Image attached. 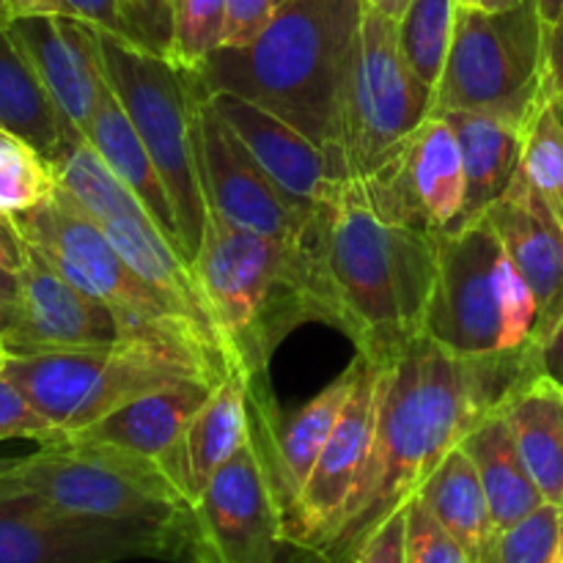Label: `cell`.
Segmentation results:
<instances>
[{
	"label": "cell",
	"mask_w": 563,
	"mask_h": 563,
	"mask_svg": "<svg viewBox=\"0 0 563 563\" xmlns=\"http://www.w3.org/2000/svg\"><path fill=\"white\" fill-rule=\"evenodd\" d=\"M537 372H544L537 346L471 357L443 350L427 335L412 341L379 374L368 462L317 553L330 563H355L372 533L416 498L465 434Z\"/></svg>",
	"instance_id": "cell-1"
},
{
	"label": "cell",
	"mask_w": 563,
	"mask_h": 563,
	"mask_svg": "<svg viewBox=\"0 0 563 563\" xmlns=\"http://www.w3.org/2000/svg\"><path fill=\"white\" fill-rule=\"evenodd\" d=\"M306 247L313 322L339 328L379 368L421 339L438 278V236L385 220L361 179H346L317 209Z\"/></svg>",
	"instance_id": "cell-2"
},
{
	"label": "cell",
	"mask_w": 563,
	"mask_h": 563,
	"mask_svg": "<svg viewBox=\"0 0 563 563\" xmlns=\"http://www.w3.org/2000/svg\"><path fill=\"white\" fill-rule=\"evenodd\" d=\"M366 0H286L247 47H220L190 77L198 99L234 93L300 130L346 174L344 113Z\"/></svg>",
	"instance_id": "cell-3"
},
{
	"label": "cell",
	"mask_w": 563,
	"mask_h": 563,
	"mask_svg": "<svg viewBox=\"0 0 563 563\" xmlns=\"http://www.w3.org/2000/svg\"><path fill=\"white\" fill-rule=\"evenodd\" d=\"M306 258V242L300 247L284 245L207 212L192 269L231 368L264 379L278 341L297 324L313 322Z\"/></svg>",
	"instance_id": "cell-4"
},
{
	"label": "cell",
	"mask_w": 563,
	"mask_h": 563,
	"mask_svg": "<svg viewBox=\"0 0 563 563\" xmlns=\"http://www.w3.org/2000/svg\"><path fill=\"white\" fill-rule=\"evenodd\" d=\"M27 245L36 247L60 275L97 297L115 313L124 339H143L192 357L209 372H231L225 352L176 311L157 289L124 262L113 242L58 187L25 212L11 214Z\"/></svg>",
	"instance_id": "cell-5"
},
{
	"label": "cell",
	"mask_w": 563,
	"mask_h": 563,
	"mask_svg": "<svg viewBox=\"0 0 563 563\" xmlns=\"http://www.w3.org/2000/svg\"><path fill=\"white\" fill-rule=\"evenodd\" d=\"M537 297L487 218L438 234L427 339L456 355H500L537 346Z\"/></svg>",
	"instance_id": "cell-6"
},
{
	"label": "cell",
	"mask_w": 563,
	"mask_h": 563,
	"mask_svg": "<svg viewBox=\"0 0 563 563\" xmlns=\"http://www.w3.org/2000/svg\"><path fill=\"white\" fill-rule=\"evenodd\" d=\"M0 357L5 377L55 429V440L168 385L196 377L223 379L192 357L143 339H121L102 350Z\"/></svg>",
	"instance_id": "cell-7"
},
{
	"label": "cell",
	"mask_w": 563,
	"mask_h": 563,
	"mask_svg": "<svg viewBox=\"0 0 563 563\" xmlns=\"http://www.w3.org/2000/svg\"><path fill=\"white\" fill-rule=\"evenodd\" d=\"M0 495H25L77 517L190 526V504L152 462L86 440H53L0 462Z\"/></svg>",
	"instance_id": "cell-8"
},
{
	"label": "cell",
	"mask_w": 563,
	"mask_h": 563,
	"mask_svg": "<svg viewBox=\"0 0 563 563\" xmlns=\"http://www.w3.org/2000/svg\"><path fill=\"white\" fill-rule=\"evenodd\" d=\"M548 97V25L537 0L504 11L456 5L434 113L467 110L526 126Z\"/></svg>",
	"instance_id": "cell-9"
},
{
	"label": "cell",
	"mask_w": 563,
	"mask_h": 563,
	"mask_svg": "<svg viewBox=\"0 0 563 563\" xmlns=\"http://www.w3.org/2000/svg\"><path fill=\"white\" fill-rule=\"evenodd\" d=\"M110 91L130 115L174 203L181 245L196 258L207 223L196 154V93L174 60L97 31Z\"/></svg>",
	"instance_id": "cell-10"
},
{
	"label": "cell",
	"mask_w": 563,
	"mask_h": 563,
	"mask_svg": "<svg viewBox=\"0 0 563 563\" xmlns=\"http://www.w3.org/2000/svg\"><path fill=\"white\" fill-rule=\"evenodd\" d=\"M434 113V91L405 64L396 20L363 9L344 113L350 179L372 176Z\"/></svg>",
	"instance_id": "cell-11"
},
{
	"label": "cell",
	"mask_w": 563,
	"mask_h": 563,
	"mask_svg": "<svg viewBox=\"0 0 563 563\" xmlns=\"http://www.w3.org/2000/svg\"><path fill=\"white\" fill-rule=\"evenodd\" d=\"M190 526L77 517L25 495H0V563H190Z\"/></svg>",
	"instance_id": "cell-12"
},
{
	"label": "cell",
	"mask_w": 563,
	"mask_h": 563,
	"mask_svg": "<svg viewBox=\"0 0 563 563\" xmlns=\"http://www.w3.org/2000/svg\"><path fill=\"white\" fill-rule=\"evenodd\" d=\"M190 563H275L286 548L284 511L253 427L190 504Z\"/></svg>",
	"instance_id": "cell-13"
},
{
	"label": "cell",
	"mask_w": 563,
	"mask_h": 563,
	"mask_svg": "<svg viewBox=\"0 0 563 563\" xmlns=\"http://www.w3.org/2000/svg\"><path fill=\"white\" fill-rule=\"evenodd\" d=\"M196 154L207 212L284 245L300 247L319 207L286 196L209 99L196 97Z\"/></svg>",
	"instance_id": "cell-14"
},
{
	"label": "cell",
	"mask_w": 563,
	"mask_h": 563,
	"mask_svg": "<svg viewBox=\"0 0 563 563\" xmlns=\"http://www.w3.org/2000/svg\"><path fill=\"white\" fill-rule=\"evenodd\" d=\"M361 185L390 223L434 236L454 231L465 203V163L454 126L443 113H432Z\"/></svg>",
	"instance_id": "cell-15"
},
{
	"label": "cell",
	"mask_w": 563,
	"mask_h": 563,
	"mask_svg": "<svg viewBox=\"0 0 563 563\" xmlns=\"http://www.w3.org/2000/svg\"><path fill=\"white\" fill-rule=\"evenodd\" d=\"M379 374L383 368L366 361L355 394L341 412V421L335 423L297 500L284 515V539L289 544L308 550L322 548L339 522L352 489L361 482L377 429Z\"/></svg>",
	"instance_id": "cell-16"
},
{
	"label": "cell",
	"mask_w": 563,
	"mask_h": 563,
	"mask_svg": "<svg viewBox=\"0 0 563 563\" xmlns=\"http://www.w3.org/2000/svg\"><path fill=\"white\" fill-rule=\"evenodd\" d=\"M16 302L20 324L0 341V355L102 350L124 339L115 313L60 275L33 245L16 273Z\"/></svg>",
	"instance_id": "cell-17"
},
{
	"label": "cell",
	"mask_w": 563,
	"mask_h": 563,
	"mask_svg": "<svg viewBox=\"0 0 563 563\" xmlns=\"http://www.w3.org/2000/svg\"><path fill=\"white\" fill-rule=\"evenodd\" d=\"M363 361L361 355L352 361L341 377L324 385L311 401L295 410L291 416H278L273 399L267 394L262 396L258 379H251V427L256 438L258 451H262L264 467L273 482L275 495H278L280 511H289L300 495L302 484L311 476L324 443L333 434L335 423L341 421V412L350 405L355 385L361 379Z\"/></svg>",
	"instance_id": "cell-18"
},
{
	"label": "cell",
	"mask_w": 563,
	"mask_h": 563,
	"mask_svg": "<svg viewBox=\"0 0 563 563\" xmlns=\"http://www.w3.org/2000/svg\"><path fill=\"white\" fill-rule=\"evenodd\" d=\"M3 25L22 55L31 60L55 104L86 137L88 124L108 91L97 27L80 16L66 14L14 16L3 20Z\"/></svg>",
	"instance_id": "cell-19"
},
{
	"label": "cell",
	"mask_w": 563,
	"mask_h": 563,
	"mask_svg": "<svg viewBox=\"0 0 563 563\" xmlns=\"http://www.w3.org/2000/svg\"><path fill=\"white\" fill-rule=\"evenodd\" d=\"M482 218L493 225L506 256L537 297V346L542 350L563 317V220L522 170Z\"/></svg>",
	"instance_id": "cell-20"
},
{
	"label": "cell",
	"mask_w": 563,
	"mask_h": 563,
	"mask_svg": "<svg viewBox=\"0 0 563 563\" xmlns=\"http://www.w3.org/2000/svg\"><path fill=\"white\" fill-rule=\"evenodd\" d=\"M203 99L214 104L264 174L286 196L308 207H324L339 196L346 181L344 170L300 130L234 93H212Z\"/></svg>",
	"instance_id": "cell-21"
},
{
	"label": "cell",
	"mask_w": 563,
	"mask_h": 563,
	"mask_svg": "<svg viewBox=\"0 0 563 563\" xmlns=\"http://www.w3.org/2000/svg\"><path fill=\"white\" fill-rule=\"evenodd\" d=\"M220 379H185V383L168 385L163 390L132 399L130 405L119 407L104 416L102 421L80 429V432L64 434L66 440H86V443L108 445L121 454L137 456L143 462L157 465L176 489L179 484V449L185 440L192 416L203 407L209 394ZM60 440V438H58ZM185 495V493H181Z\"/></svg>",
	"instance_id": "cell-22"
},
{
	"label": "cell",
	"mask_w": 563,
	"mask_h": 563,
	"mask_svg": "<svg viewBox=\"0 0 563 563\" xmlns=\"http://www.w3.org/2000/svg\"><path fill=\"white\" fill-rule=\"evenodd\" d=\"M251 440V377L231 368L201 410L192 416L179 449V484L187 504L196 500L209 478Z\"/></svg>",
	"instance_id": "cell-23"
},
{
	"label": "cell",
	"mask_w": 563,
	"mask_h": 563,
	"mask_svg": "<svg viewBox=\"0 0 563 563\" xmlns=\"http://www.w3.org/2000/svg\"><path fill=\"white\" fill-rule=\"evenodd\" d=\"M500 412L542 498L563 509V383L548 372L531 374L506 396Z\"/></svg>",
	"instance_id": "cell-24"
},
{
	"label": "cell",
	"mask_w": 563,
	"mask_h": 563,
	"mask_svg": "<svg viewBox=\"0 0 563 563\" xmlns=\"http://www.w3.org/2000/svg\"><path fill=\"white\" fill-rule=\"evenodd\" d=\"M465 163V203L456 229L482 218L515 181L522 157V126L467 110H445ZM454 229V231H456Z\"/></svg>",
	"instance_id": "cell-25"
},
{
	"label": "cell",
	"mask_w": 563,
	"mask_h": 563,
	"mask_svg": "<svg viewBox=\"0 0 563 563\" xmlns=\"http://www.w3.org/2000/svg\"><path fill=\"white\" fill-rule=\"evenodd\" d=\"M0 130L20 137L53 163L71 141L82 137L55 104L31 60L0 22Z\"/></svg>",
	"instance_id": "cell-26"
},
{
	"label": "cell",
	"mask_w": 563,
	"mask_h": 563,
	"mask_svg": "<svg viewBox=\"0 0 563 563\" xmlns=\"http://www.w3.org/2000/svg\"><path fill=\"white\" fill-rule=\"evenodd\" d=\"M86 141L91 143L93 152L104 159V165L130 187V192L143 203V209H146L148 218L154 220V225L185 253L174 203H170L168 190H165L163 176L154 168L146 146H143V141L137 137L130 115L124 113V108L119 104L115 93L110 91V86L108 91H104L102 102H99L97 115H93L91 124H88ZM187 262H190V258H187Z\"/></svg>",
	"instance_id": "cell-27"
},
{
	"label": "cell",
	"mask_w": 563,
	"mask_h": 563,
	"mask_svg": "<svg viewBox=\"0 0 563 563\" xmlns=\"http://www.w3.org/2000/svg\"><path fill=\"white\" fill-rule=\"evenodd\" d=\"M460 445L471 456L473 467H476L478 478H482L498 533L517 526L531 511L548 504L542 493H539L537 482L531 478V473H528L526 462H522L515 432H511L500 407L487 412L465 434Z\"/></svg>",
	"instance_id": "cell-28"
},
{
	"label": "cell",
	"mask_w": 563,
	"mask_h": 563,
	"mask_svg": "<svg viewBox=\"0 0 563 563\" xmlns=\"http://www.w3.org/2000/svg\"><path fill=\"white\" fill-rule=\"evenodd\" d=\"M418 500L460 542L473 563H493L498 528L471 456L456 445L418 489Z\"/></svg>",
	"instance_id": "cell-29"
},
{
	"label": "cell",
	"mask_w": 563,
	"mask_h": 563,
	"mask_svg": "<svg viewBox=\"0 0 563 563\" xmlns=\"http://www.w3.org/2000/svg\"><path fill=\"white\" fill-rule=\"evenodd\" d=\"M456 0H410L396 20L405 64L427 88H438L454 38Z\"/></svg>",
	"instance_id": "cell-30"
},
{
	"label": "cell",
	"mask_w": 563,
	"mask_h": 563,
	"mask_svg": "<svg viewBox=\"0 0 563 563\" xmlns=\"http://www.w3.org/2000/svg\"><path fill=\"white\" fill-rule=\"evenodd\" d=\"M520 170L563 220V113L550 93L522 126Z\"/></svg>",
	"instance_id": "cell-31"
},
{
	"label": "cell",
	"mask_w": 563,
	"mask_h": 563,
	"mask_svg": "<svg viewBox=\"0 0 563 563\" xmlns=\"http://www.w3.org/2000/svg\"><path fill=\"white\" fill-rule=\"evenodd\" d=\"M55 176L47 159L20 137L0 130V212L16 214L53 192Z\"/></svg>",
	"instance_id": "cell-32"
},
{
	"label": "cell",
	"mask_w": 563,
	"mask_h": 563,
	"mask_svg": "<svg viewBox=\"0 0 563 563\" xmlns=\"http://www.w3.org/2000/svg\"><path fill=\"white\" fill-rule=\"evenodd\" d=\"M225 0H176L170 60L192 71L223 47Z\"/></svg>",
	"instance_id": "cell-33"
},
{
	"label": "cell",
	"mask_w": 563,
	"mask_h": 563,
	"mask_svg": "<svg viewBox=\"0 0 563 563\" xmlns=\"http://www.w3.org/2000/svg\"><path fill=\"white\" fill-rule=\"evenodd\" d=\"M563 509L542 504L498 537L493 563H561Z\"/></svg>",
	"instance_id": "cell-34"
},
{
	"label": "cell",
	"mask_w": 563,
	"mask_h": 563,
	"mask_svg": "<svg viewBox=\"0 0 563 563\" xmlns=\"http://www.w3.org/2000/svg\"><path fill=\"white\" fill-rule=\"evenodd\" d=\"M407 563H473L418 495L407 504Z\"/></svg>",
	"instance_id": "cell-35"
},
{
	"label": "cell",
	"mask_w": 563,
	"mask_h": 563,
	"mask_svg": "<svg viewBox=\"0 0 563 563\" xmlns=\"http://www.w3.org/2000/svg\"><path fill=\"white\" fill-rule=\"evenodd\" d=\"M115 5H119L121 20L135 36L137 47L170 60L176 0H115Z\"/></svg>",
	"instance_id": "cell-36"
},
{
	"label": "cell",
	"mask_w": 563,
	"mask_h": 563,
	"mask_svg": "<svg viewBox=\"0 0 563 563\" xmlns=\"http://www.w3.org/2000/svg\"><path fill=\"white\" fill-rule=\"evenodd\" d=\"M14 438L53 443L55 429L33 410V405L22 396V390L5 377L3 357H0V440Z\"/></svg>",
	"instance_id": "cell-37"
},
{
	"label": "cell",
	"mask_w": 563,
	"mask_h": 563,
	"mask_svg": "<svg viewBox=\"0 0 563 563\" xmlns=\"http://www.w3.org/2000/svg\"><path fill=\"white\" fill-rule=\"evenodd\" d=\"M286 0H225L223 47H247L278 16Z\"/></svg>",
	"instance_id": "cell-38"
},
{
	"label": "cell",
	"mask_w": 563,
	"mask_h": 563,
	"mask_svg": "<svg viewBox=\"0 0 563 563\" xmlns=\"http://www.w3.org/2000/svg\"><path fill=\"white\" fill-rule=\"evenodd\" d=\"M355 563H407V506L372 533Z\"/></svg>",
	"instance_id": "cell-39"
},
{
	"label": "cell",
	"mask_w": 563,
	"mask_h": 563,
	"mask_svg": "<svg viewBox=\"0 0 563 563\" xmlns=\"http://www.w3.org/2000/svg\"><path fill=\"white\" fill-rule=\"evenodd\" d=\"M66 3L71 5V11H75L80 20H86L88 25H93L97 31L108 33V36L119 38V42L135 44L137 47L135 36L130 33L126 22L121 20L115 0H66Z\"/></svg>",
	"instance_id": "cell-40"
},
{
	"label": "cell",
	"mask_w": 563,
	"mask_h": 563,
	"mask_svg": "<svg viewBox=\"0 0 563 563\" xmlns=\"http://www.w3.org/2000/svg\"><path fill=\"white\" fill-rule=\"evenodd\" d=\"M25 256H27L25 236H22V231L16 229L11 214L0 212V267L16 275L22 269V264H25Z\"/></svg>",
	"instance_id": "cell-41"
},
{
	"label": "cell",
	"mask_w": 563,
	"mask_h": 563,
	"mask_svg": "<svg viewBox=\"0 0 563 563\" xmlns=\"http://www.w3.org/2000/svg\"><path fill=\"white\" fill-rule=\"evenodd\" d=\"M548 93L563 108V11L548 25Z\"/></svg>",
	"instance_id": "cell-42"
},
{
	"label": "cell",
	"mask_w": 563,
	"mask_h": 563,
	"mask_svg": "<svg viewBox=\"0 0 563 563\" xmlns=\"http://www.w3.org/2000/svg\"><path fill=\"white\" fill-rule=\"evenodd\" d=\"M5 20L14 16H33V14H66L77 16L66 0H3Z\"/></svg>",
	"instance_id": "cell-43"
},
{
	"label": "cell",
	"mask_w": 563,
	"mask_h": 563,
	"mask_svg": "<svg viewBox=\"0 0 563 563\" xmlns=\"http://www.w3.org/2000/svg\"><path fill=\"white\" fill-rule=\"evenodd\" d=\"M539 352H542L544 372L553 374V377H559V372L563 366V317H561V322L555 324L553 333L548 335V341H544L542 350Z\"/></svg>",
	"instance_id": "cell-44"
},
{
	"label": "cell",
	"mask_w": 563,
	"mask_h": 563,
	"mask_svg": "<svg viewBox=\"0 0 563 563\" xmlns=\"http://www.w3.org/2000/svg\"><path fill=\"white\" fill-rule=\"evenodd\" d=\"M20 324V302L11 295H0V341Z\"/></svg>",
	"instance_id": "cell-45"
},
{
	"label": "cell",
	"mask_w": 563,
	"mask_h": 563,
	"mask_svg": "<svg viewBox=\"0 0 563 563\" xmlns=\"http://www.w3.org/2000/svg\"><path fill=\"white\" fill-rule=\"evenodd\" d=\"M275 563H330V561L324 559L322 553H317V550L297 548V544L286 542V548L280 550L278 561H275Z\"/></svg>",
	"instance_id": "cell-46"
},
{
	"label": "cell",
	"mask_w": 563,
	"mask_h": 563,
	"mask_svg": "<svg viewBox=\"0 0 563 563\" xmlns=\"http://www.w3.org/2000/svg\"><path fill=\"white\" fill-rule=\"evenodd\" d=\"M368 9L379 11V14L390 16V20H399L405 14V9L410 5V0H366Z\"/></svg>",
	"instance_id": "cell-47"
},
{
	"label": "cell",
	"mask_w": 563,
	"mask_h": 563,
	"mask_svg": "<svg viewBox=\"0 0 563 563\" xmlns=\"http://www.w3.org/2000/svg\"><path fill=\"white\" fill-rule=\"evenodd\" d=\"M537 3H539V14H542L544 25H553L563 11V0H537Z\"/></svg>",
	"instance_id": "cell-48"
},
{
	"label": "cell",
	"mask_w": 563,
	"mask_h": 563,
	"mask_svg": "<svg viewBox=\"0 0 563 563\" xmlns=\"http://www.w3.org/2000/svg\"><path fill=\"white\" fill-rule=\"evenodd\" d=\"M0 295L16 297V275L0 267Z\"/></svg>",
	"instance_id": "cell-49"
},
{
	"label": "cell",
	"mask_w": 563,
	"mask_h": 563,
	"mask_svg": "<svg viewBox=\"0 0 563 563\" xmlns=\"http://www.w3.org/2000/svg\"><path fill=\"white\" fill-rule=\"evenodd\" d=\"M522 3V0H482V9H489V11H504V9H511V5Z\"/></svg>",
	"instance_id": "cell-50"
},
{
	"label": "cell",
	"mask_w": 563,
	"mask_h": 563,
	"mask_svg": "<svg viewBox=\"0 0 563 563\" xmlns=\"http://www.w3.org/2000/svg\"><path fill=\"white\" fill-rule=\"evenodd\" d=\"M482 0H456V5H478Z\"/></svg>",
	"instance_id": "cell-51"
},
{
	"label": "cell",
	"mask_w": 563,
	"mask_h": 563,
	"mask_svg": "<svg viewBox=\"0 0 563 563\" xmlns=\"http://www.w3.org/2000/svg\"><path fill=\"white\" fill-rule=\"evenodd\" d=\"M5 20V11H3V0H0V22Z\"/></svg>",
	"instance_id": "cell-52"
},
{
	"label": "cell",
	"mask_w": 563,
	"mask_h": 563,
	"mask_svg": "<svg viewBox=\"0 0 563 563\" xmlns=\"http://www.w3.org/2000/svg\"><path fill=\"white\" fill-rule=\"evenodd\" d=\"M555 379H559V383H563V366H561V372H559V377H555Z\"/></svg>",
	"instance_id": "cell-53"
},
{
	"label": "cell",
	"mask_w": 563,
	"mask_h": 563,
	"mask_svg": "<svg viewBox=\"0 0 563 563\" xmlns=\"http://www.w3.org/2000/svg\"><path fill=\"white\" fill-rule=\"evenodd\" d=\"M559 108H561V104H559ZM561 113H563V108H561Z\"/></svg>",
	"instance_id": "cell-54"
},
{
	"label": "cell",
	"mask_w": 563,
	"mask_h": 563,
	"mask_svg": "<svg viewBox=\"0 0 563 563\" xmlns=\"http://www.w3.org/2000/svg\"><path fill=\"white\" fill-rule=\"evenodd\" d=\"M561 563H563V555H561Z\"/></svg>",
	"instance_id": "cell-55"
}]
</instances>
